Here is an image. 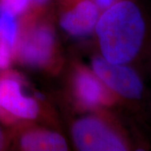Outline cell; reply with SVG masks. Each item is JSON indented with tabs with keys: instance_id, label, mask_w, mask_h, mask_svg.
<instances>
[{
	"instance_id": "6da1fadb",
	"label": "cell",
	"mask_w": 151,
	"mask_h": 151,
	"mask_svg": "<svg viewBox=\"0 0 151 151\" xmlns=\"http://www.w3.org/2000/svg\"><path fill=\"white\" fill-rule=\"evenodd\" d=\"M95 29L103 58L111 63L128 64L143 45L145 21L135 3L120 0L106 9Z\"/></svg>"
},
{
	"instance_id": "7a4b0ae2",
	"label": "cell",
	"mask_w": 151,
	"mask_h": 151,
	"mask_svg": "<svg viewBox=\"0 0 151 151\" xmlns=\"http://www.w3.org/2000/svg\"><path fill=\"white\" fill-rule=\"evenodd\" d=\"M76 147L82 151H124L127 145L123 139L103 121L86 117L79 119L72 127Z\"/></svg>"
},
{
	"instance_id": "3957f363",
	"label": "cell",
	"mask_w": 151,
	"mask_h": 151,
	"mask_svg": "<svg viewBox=\"0 0 151 151\" xmlns=\"http://www.w3.org/2000/svg\"><path fill=\"white\" fill-rule=\"evenodd\" d=\"M92 70L104 86L121 97L137 100L142 97L144 86L139 76L127 64L111 63L103 57L92 60Z\"/></svg>"
},
{
	"instance_id": "277c9868",
	"label": "cell",
	"mask_w": 151,
	"mask_h": 151,
	"mask_svg": "<svg viewBox=\"0 0 151 151\" xmlns=\"http://www.w3.org/2000/svg\"><path fill=\"white\" fill-rule=\"evenodd\" d=\"M54 47V32L48 26L40 25L31 29L22 40L19 56L24 64L40 67L50 60Z\"/></svg>"
},
{
	"instance_id": "5b68a950",
	"label": "cell",
	"mask_w": 151,
	"mask_h": 151,
	"mask_svg": "<svg viewBox=\"0 0 151 151\" xmlns=\"http://www.w3.org/2000/svg\"><path fill=\"white\" fill-rule=\"evenodd\" d=\"M4 111L15 118L35 119L39 105L35 99L25 96L19 81L13 77L0 79V112Z\"/></svg>"
},
{
	"instance_id": "8992f818",
	"label": "cell",
	"mask_w": 151,
	"mask_h": 151,
	"mask_svg": "<svg viewBox=\"0 0 151 151\" xmlns=\"http://www.w3.org/2000/svg\"><path fill=\"white\" fill-rule=\"evenodd\" d=\"M99 17V7L93 0H80L65 11L60 23L71 36L84 37L96 29Z\"/></svg>"
},
{
	"instance_id": "52a82bcc",
	"label": "cell",
	"mask_w": 151,
	"mask_h": 151,
	"mask_svg": "<svg viewBox=\"0 0 151 151\" xmlns=\"http://www.w3.org/2000/svg\"><path fill=\"white\" fill-rule=\"evenodd\" d=\"M74 87L78 101L86 108H97L110 101L104 84L94 72L78 70L74 79Z\"/></svg>"
},
{
	"instance_id": "ba28073f",
	"label": "cell",
	"mask_w": 151,
	"mask_h": 151,
	"mask_svg": "<svg viewBox=\"0 0 151 151\" xmlns=\"http://www.w3.org/2000/svg\"><path fill=\"white\" fill-rule=\"evenodd\" d=\"M20 146L28 151L67 150V143L59 134L46 130H33L23 135Z\"/></svg>"
},
{
	"instance_id": "9c48e42d",
	"label": "cell",
	"mask_w": 151,
	"mask_h": 151,
	"mask_svg": "<svg viewBox=\"0 0 151 151\" xmlns=\"http://www.w3.org/2000/svg\"><path fill=\"white\" fill-rule=\"evenodd\" d=\"M49 0H3V5L13 14H21L29 9L31 4L45 5Z\"/></svg>"
},
{
	"instance_id": "30bf717a",
	"label": "cell",
	"mask_w": 151,
	"mask_h": 151,
	"mask_svg": "<svg viewBox=\"0 0 151 151\" xmlns=\"http://www.w3.org/2000/svg\"><path fill=\"white\" fill-rule=\"evenodd\" d=\"M15 15L6 9L3 4L0 5V37L10 35L17 29Z\"/></svg>"
},
{
	"instance_id": "8fae6325",
	"label": "cell",
	"mask_w": 151,
	"mask_h": 151,
	"mask_svg": "<svg viewBox=\"0 0 151 151\" xmlns=\"http://www.w3.org/2000/svg\"><path fill=\"white\" fill-rule=\"evenodd\" d=\"M12 49L10 45L0 39V69H5L9 65Z\"/></svg>"
},
{
	"instance_id": "7c38bea8",
	"label": "cell",
	"mask_w": 151,
	"mask_h": 151,
	"mask_svg": "<svg viewBox=\"0 0 151 151\" xmlns=\"http://www.w3.org/2000/svg\"><path fill=\"white\" fill-rule=\"evenodd\" d=\"M96 4L101 9H108L118 0H93Z\"/></svg>"
},
{
	"instance_id": "4fadbf2b",
	"label": "cell",
	"mask_w": 151,
	"mask_h": 151,
	"mask_svg": "<svg viewBox=\"0 0 151 151\" xmlns=\"http://www.w3.org/2000/svg\"><path fill=\"white\" fill-rule=\"evenodd\" d=\"M4 144V134H3L2 130L0 129V150L3 148Z\"/></svg>"
}]
</instances>
